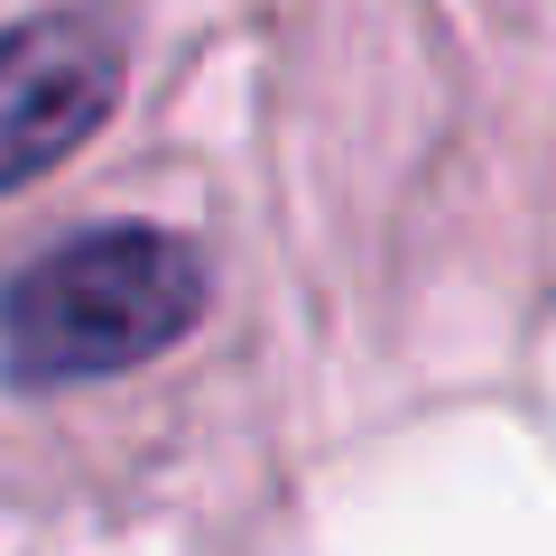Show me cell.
<instances>
[{
  "label": "cell",
  "instance_id": "cell-2",
  "mask_svg": "<svg viewBox=\"0 0 556 556\" xmlns=\"http://www.w3.org/2000/svg\"><path fill=\"white\" fill-rule=\"evenodd\" d=\"M121 102V38L84 10H47L0 38V195L75 159Z\"/></svg>",
  "mask_w": 556,
  "mask_h": 556
},
{
  "label": "cell",
  "instance_id": "cell-1",
  "mask_svg": "<svg viewBox=\"0 0 556 556\" xmlns=\"http://www.w3.org/2000/svg\"><path fill=\"white\" fill-rule=\"evenodd\" d=\"M204 251L149 223H93L0 288V371L20 390L112 380L159 362L204 316Z\"/></svg>",
  "mask_w": 556,
  "mask_h": 556
}]
</instances>
